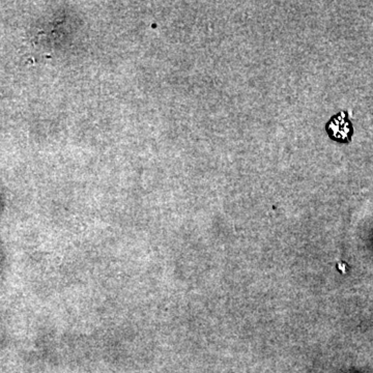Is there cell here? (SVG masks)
<instances>
[{
  "label": "cell",
  "instance_id": "cell-1",
  "mask_svg": "<svg viewBox=\"0 0 373 373\" xmlns=\"http://www.w3.org/2000/svg\"><path fill=\"white\" fill-rule=\"evenodd\" d=\"M326 130L329 136L337 142H349L353 134V126L345 113L333 117L326 124Z\"/></svg>",
  "mask_w": 373,
  "mask_h": 373
}]
</instances>
